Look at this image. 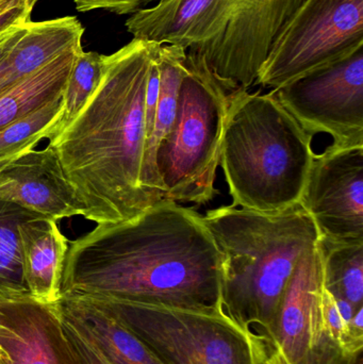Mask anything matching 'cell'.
<instances>
[{"label": "cell", "instance_id": "obj_19", "mask_svg": "<svg viewBox=\"0 0 363 364\" xmlns=\"http://www.w3.org/2000/svg\"><path fill=\"white\" fill-rule=\"evenodd\" d=\"M38 214L0 198V303L31 299L25 279L21 227Z\"/></svg>", "mask_w": 363, "mask_h": 364}, {"label": "cell", "instance_id": "obj_9", "mask_svg": "<svg viewBox=\"0 0 363 364\" xmlns=\"http://www.w3.org/2000/svg\"><path fill=\"white\" fill-rule=\"evenodd\" d=\"M271 93L309 134L332 145L363 146V48Z\"/></svg>", "mask_w": 363, "mask_h": 364}, {"label": "cell", "instance_id": "obj_6", "mask_svg": "<svg viewBox=\"0 0 363 364\" xmlns=\"http://www.w3.org/2000/svg\"><path fill=\"white\" fill-rule=\"evenodd\" d=\"M228 94L204 58L187 51L176 117L156 159L162 199L204 205L217 194Z\"/></svg>", "mask_w": 363, "mask_h": 364}, {"label": "cell", "instance_id": "obj_7", "mask_svg": "<svg viewBox=\"0 0 363 364\" xmlns=\"http://www.w3.org/2000/svg\"><path fill=\"white\" fill-rule=\"evenodd\" d=\"M93 299L112 308L164 364H266L268 358L266 338L241 326L222 303L178 307Z\"/></svg>", "mask_w": 363, "mask_h": 364}, {"label": "cell", "instance_id": "obj_14", "mask_svg": "<svg viewBox=\"0 0 363 364\" xmlns=\"http://www.w3.org/2000/svg\"><path fill=\"white\" fill-rule=\"evenodd\" d=\"M23 269L30 296L51 305L62 299V273L68 240L57 220L36 216L21 227Z\"/></svg>", "mask_w": 363, "mask_h": 364}, {"label": "cell", "instance_id": "obj_1", "mask_svg": "<svg viewBox=\"0 0 363 364\" xmlns=\"http://www.w3.org/2000/svg\"><path fill=\"white\" fill-rule=\"evenodd\" d=\"M223 256L202 215L161 199L126 222L97 225L68 244L65 294L178 307L222 303Z\"/></svg>", "mask_w": 363, "mask_h": 364}, {"label": "cell", "instance_id": "obj_13", "mask_svg": "<svg viewBox=\"0 0 363 364\" xmlns=\"http://www.w3.org/2000/svg\"><path fill=\"white\" fill-rule=\"evenodd\" d=\"M0 198L57 222L82 215L50 145L15 158L0 172Z\"/></svg>", "mask_w": 363, "mask_h": 364}, {"label": "cell", "instance_id": "obj_16", "mask_svg": "<svg viewBox=\"0 0 363 364\" xmlns=\"http://www.w3.org/2000/svg\"><path fill=\"white\" fill-rule=\"evenodd\" d=\"M187 49L179 45L162 44L159 50V93L153 134L145 147L142 182L145 192L153 203L163 198V186L157 170L160 143L172 129L178 107L179 91L185 73Z\"/></svg>", "mask_w": 363, "mask_h": 364}, {"label": "cell", "instance_id": "obj_29", "mask_svg": "<svg viewBox=\"0 0 363 364\" xmlns=\"http://www.w3.org/2000/svg\"><path fill=\"white\" fill-rule=\"evenodd\" d=\"M268 358H266V364H290L288 359L286 358L285 354L281 352L278 346H270L269 344Z\"/></svg>", "mask_w": 363, "mask_h": 364}, {"label": "cell", "instance_id": "obj_18", "mask_svg": "<svg viewBox=\"0 0 363 364\" xmlns=\"http://www.w3.org/2000/svg\"><path fill=\"white\" fill-rule=\"evenodd\" d=\"M70 49L0 93V129L63 95L77 51Z\"/></svg>", "mask_w": 363, "mask_h": 364}, {"label": "cell", "instance_id": "obj_23", "mask_svg": "<svg viewBox=\"0 0 363 364\" xmlns=\"http://www.w3.org/2000/svg\"><path fill=\"white\" fill-rule=\"evenodd\" d=\"M62 321L82 364H114L98 343L85 320L67 304L60 301Z\"/></svg>", "mask_w": 363, "mask_h": 364}, {"label": "cell", "instance_id": "obj_28", "mask_svg": "<svg viewBox=\"0 0 363 364\" xmlns=\"http://www.w3.org/2000/svg\"><path fill=\"white\" fill-rule=\"evenodd\" d=\"M29 21H23V23H19L0 41V81L4 77V70H6V57H8L9 50H10L13 44L16 42L17 38L23 33Z\"/></svg>", "mask_w": 363, "mask_h": 364}, {"label": "cell", "instance_id": "obj_25", "mask_svg": "<svg viewBox=\"0 0 363 364\" xmlns=\"http://www.w3.org/2000/svg\"><path fill=\"white\" fill-rule=\"evenodd\" d=\"M321 320L323 335L327 336L343 350L347 339V326L339 312L334 296L325 288L322 293Z\"/></svg>", "mask_w": 363, "mask_h": 364}, {"label": "cell", "instance_id": "obj_33", "mask_svg": "<svg viewBox=\"0 0 363 364\" xmlns=\"http://www.w3.org/2000/svg\"><path fill=\"white\" fill-rule=\"evenodd\" d=\"M358 364H362V360L359 361V363H358Z\"/></svg>", "mask_w": 363, "mask_h": 364}, {"label": "cell", "instance_id": "obj_30", "mask_svg": "<svg viewBox=\"0 0 363 364\" xmlns=\"http://www.w3.org/2000/svg\"><path fill=\"white\" fill-rule=\"evenodd\" d=\"M23 1L25 0H0V14Z\"/></svg>", "mask_w": 363, "mask_h": 364}, {"label": "cell", "instance_id": "obj_26", "mask_svg": "<svg viewBox=\"0 0 363 364\" xmlns=\"http://www.w3.org/2000/svg\"><path fill=\"white\" fill-rule=\"evenodd\" d=\"M79 12L104 10L117 14H134L151 2L161 0H74Z\"/></svg>", "mask_w": 363, "mask_h": 364}, {"label": "cell", "instance_id": "obj_3", "mask_svg": "<svg viewBox=\"0 0 363 364\" xmlns=\"http://www.w3.org/2000/svg\"><path fill=\"white\" fill-rule=\"evenodd\" d=\"M202 220L223 256L224 310L241 326L261 329L269 342L288 284L319 241L315 220L300 203L271 213L223 205Z\"/></svg>", "mask_w": 363, "mask_h": 364}, {"label": "cell", "instance_id": "obj_8", "mask_svg": "<svg viewBox=\"0 0 363 364\" xmlns=\"http://www.w3.org/2000/svg\"><path fill=\"white\" fill-rule=\"evenodd\" d=\"M363 48V0H307L271 47L255 85L274 90Z\"/></svg>", "mask_w": 363, "mask_h": 364}, {"label": "cell", "instance_id": "obj_27", "mask_svg": "<svg viewBox=\"0 0 363 364\" xmlns=\"http://www.w3.org/2000/svg\"><path fill=\"white\" fill-rule=\"evenodd\" d=\"M38 0H25L0 14V41L19 23L30 21L32 9Z\"/></svg>", "mask_w": 363, "mask_h": 364}, {"label": "cell", "instance_id": "obj_5", "mask_svg": "<svg viewBox=\"0 0 363 364\" xmlns=\"http://www.w3.org/2000/svg\"><path fill=\"white\" fill-rule=\"evenodd\" d=\"M313 138L271 92H229L220 166L230 205L271 213L300 203Z\"/></svg>", "mask_w": 363, "mask_h": 364}, {"label": "cell", "instance_id": "obj_20", "mask_svg": "<svg viewBox=\"0 0 363 364\" xmlns=\"http://www.w3.org/2000/svg\"><path fill=\"white\" fill-rule=\"evenodd\" d=\"M324 288L336 299L363 307V241H318Z\"/></svg>", "mask_w": 363, "mask_h": 364}, {"label": "cell", "instance_id": "obj_32", "mask_svg": "<svg viewBox=\"0 0 363 364\" xmlns=\"http://www.w3.org/2000/svg\"><path fill=\"white\" fill-rule=\"evenodd\" d=\"M0 364H13L10 354L1 343H0Z\"/></svg>", "mask_w": 363, "mask_h": 364}, {"label": "cell", "instance_id": "obj_2", "mask_svg": "<svg viewBox=\"0 0 363 364\" xmlns=\"http://www.w3.org/2000/svg\"><path fill=\"white\" fill-rule=\"evenodd\" d=\"M161 43L132 38L104 55L99 85L76 117L49 140L85 220L117 224L153 200L142 186L147 83Z\"/></svg>", "mask_w": 363, "mask_h": 364}, {"label": "cell", "instance_id": "obj_4", "mask_svg": "<svg viewBox=\"0 0 363 364\" xmlns=\"http://www.w3.org/2000/svg\"><path fill=\"white\" fill-rule=\"evenodd\" d=\"M307 0H161L134 13V38L179 45L204 58L229 92L257 81L271 47Z\"/></svg>", "mask_w": 363, "mask_h": 364}, {"label": "cell", "instance_id": "obj_31", "mask_svg": "<svg viewBox=\"0 0 363 364\" xmlns=\"http://www.w3.org/2000/svg\"><path fill=\"white\" fill-rule=\"evenodd\" d=\"M31 151V149H28V151H21V153L15 154V155L8 156V157L0 158V172L10 164L12 160H14L15 158L19 157V156L23 155V154L27 153V151Z\"/></svg>", "mask_w": 363, "mask_h": 364}, {"label": "cell", "instance_id": "obj_10", "mask_svg": "<svg viewBox=\"0 0 363 364\" xmlns=\"http://www.w3.org/2000/svg\"><path fill=\"white\" fill-rule=\"evenodd\" d=\"M300 203L320 237L363 241V146L332 144L315 155Z\"/></svg>", "mask_w": 363, "mask_h": 364}, {"label": "cell", "instance_id": "obj_15", "mask_svg": "<svg viewBox=\"0 0 363 364\" xmlns=\"http://www.w3.org/2000/svg\"><path fill=\"white\" fill-rule=\"evenodd\" d=\"M85 28L74 16L30 21L9 50L0 93L42 68L62 53L81 46Z\"/></svg>", "mask_w": 363, "mask_h": 364}, {"label": "cell", "instance_id": "obj_12", "mask_svg": "<svg viewBox=\"0 0 363 364\" xmlns=\"http://www.w3.org/2000/svg\"><path fill=\"white\" fill-rule=\"evenodd\" d=\"M323 267L317 245L300 259L275 316L270 346H278L290 364H296L322 336Z\"/></svg>", "mask_w": 363, "mask_h": 364}, {"label": "cell", "instance_id": "obj_17", "mask_svg": "<svg viewBox=\"0 0 363 364\" xmlns=\"http://www.w3.org/2000/svg\"><path fill=\"white\" fill-rule=\"evenodd\" d=\"M61 299L87 322L113 363L164 364L104 301L75 294Z\"/></svg>", "mask_w": 363, "mask_h": 364}, {"label": "cell", "instance_id": "obj_22", "mask_svg": "<svg viewBox=\"0 0 363 364\" xmlns=\"http://www.w3.org/2000/svg\"><path fill=\"white\" fill-rule=\"evenodd\" d=\"M104 72V55L77 51L63 93L64 111L61 129L81 110L99 85ZM60 129V130H61ZM59 134V132H58Z\"/></svg>", "mask_w": 363, "mask_h": 364}, {"label": "cell", "instance_id": "obj_24", "mask_svg": "<svg viewBox=\"0 0 363 364\" xmlns=\"http://www.w3.org/2000/svg\"><path fill=\"white\" fill-rule=\"evenodd\" d=\"M362 354L352 355L323 335L296 364H358Z\"/></svg>", "mask_w": 363, "mask_h": 364}, {"label": "cell", "instance_id": "obj_21", "mask_svg": "<svg viewBox=\"0 0 363 364\" xmlns=\"http://www.w3.org/2000/svg\"><path fill=\"white\" fill-rule=\"evenodd\" d=\"M63 95L0 129V158L36 149L40 141L51 140L61 129Z\"/></svg>", "mask_w": 363, "mask_h": 364}, {"label": "cell", "instance_id": "obj_11", "mask_svg": "<svg viewBox=\"0 0 363 364\" xmlns=\"http://www.w3.org/2000/svg\"><path fill=\"white\" fill-rule=\"evenodd\" d=\"M0 343L13 364H82L64 328L59 301L0 303Z\"/></svg>", "mask_w": 363, "mask_h": 364}]
</instances>
